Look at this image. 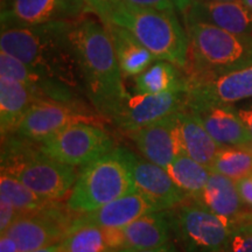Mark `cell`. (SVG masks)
Returning <instances> with one entry per match:
<instances>
[{
    "instance_id": "9a60e30c",
    "label": "cell",
    "mask_w": 252,
    "mask_h": 252,
    "mask_svg": "<svg viewBox=\"0 0 252 252\" xmlns=\"http://www.w3.org/2000/svg\"><path fill=\"white\" fill-rule=\"evenodd\" d=\"M185 109L197 118L220 146H244L252 143V135L232 105L186 102Z\"/></svg>"
},
{
    "instance_id": "8992f818",
    "label": "cell",
    "mask_w": 252,
    "mask_h": 252,
    "mask_svg": "<svg viewBox=\"0 0 252 252\" xmlns=\"http://www.w3.org/2000/svg\"><path fill=\"white\" fill-rule=\"evenodd\" d=\"M133 191L130 166L118 147L84 167L65 204L72 213H88Z\"/></svg>"
},
{
    "instance_id": "d6986e66",
    "label": "cell",
    "mask_w": 252,
    "mask_h": 252,
    "mask_svg": "<svg viewBox=\"0 0 252 252\" xmlns=\"http://www.w3.org/2000/svg\"><path fill=\"white\" fill-rule=\"evenodd\" d=\"M196 200L234 225L238 224L245 214L236 181L215 172H210L206 187Z\"/></svg>"
},
{
    "instance_id": "8fae6325",
    "label": "cell",
    "mask_w": 252,
    "mask_h": 252,
    "mask_svg": "<svg viewBox=\"0 0 252 252\" xmlns=\"http://www.w3.org/2000/svg\"><path fill=\"white\" fill-rule=\"evenodd\" d=\"M88 12L86 0H1V27L75 21Z\"/></svg>"
},
{
    "instance_id": "83f0119b",
    "label": "cell",
    "mask_w": 252,
    "mask_h": 252,
    "mask_svg": "<svg viewBox=\"0 0 252 252\" xmlns=\"http://www.w3.org/2000/svg\"><path fill=\"white\" fill-rule=\"evenodd\" d=\"M62 252H111L105 229L82 225L71 229L61 242Z\"/></svg>"
},
{
    "instance_id": "d6a6232c",
    "label": "cell",
    "mask_w": 252,
    "mask_h": 252,
    "mask_svg": "<svg viewBox=\"0 0 252 252\" xmlns=\"http://www.w3.org/2000/svg\"><path fill=\"white\" fill-rule=\"evenodd\" d=\"M236 186L243 202L252 207V174L236 181Z\"/></svg>"
},
{
    "instance_id": "8d00e7d4",
    "label": "cell",
    "mask_w": 252,
    "mask_h": 252,
    "mask_svg": "<svg viewBox=\"0 0 252 252\" xmlns=\"http://www.w3.org/2000/svg\"><path fill=\"white\" fill-rule=\"evenodd\" d=\"M31 252H61V242L56 244L48 245V247L37 249V250H34Z\"/></svg>"
},
{
    "instance_id": "44dd1931",
    "label": "cell",
    "mask_w": 252,
    "mask_h": 252,
    "mask_svg": "<svg viewBox=\"0 0 252 252\" xmlns=\"http://www.w3.org/2000/svg\"><path fill=\"white\" fill-rule=\"evenodd\" d=\"M176 122L184 153L206 166L208 169L212 168L214 160L222 146L208 133L197 118L185 108L176 112Z\"/></svg>"
},
{
    "instance_id": "ffe728a7",
    "label": "cell",
    "mask_w": 252,
    "mask_h": 252,
    "mask_svg": "<svg viewBox=\"0 0 252 252\" xmlns=\"http://www.w3.org/2000/svg\"><path fill=\"white\" fill-rule=\"evenodd\" d=\"M125 249H153L169 242L172 232L168 210H157L140 216L122 228Z\"/></svg>"
},
{
    "instance_id": "7c38bea8",
    "label": "cell",
    "mask_w": 252,
    "mask_h": 252,
    "mask_svg": "<svg viewBox=\"0 0 252 252\" xmlns=\"http://www.w3.org/2000/svg\"><path fill=\"white\" fill-rule=\"evenodd\" d=\"M186 99V90L133 96L128 94L110 119L127 133L179 112L185 108Z\"/></svg>"
},
{
    "instance_id": "60d3db41",
    "label": "cell",
    "mask_w": 252,
    "mask_h": 252,
    "mask_svg": "<svg viewBox=\"0 0 252 252\" xmlns=\"http://www.w3.org/2000/svg\"><path fill=\"white\" fill-rule=\"evenodd\" d=\"M61 252H62V251H61Z\"/></svg>"
},
{
    "instance_id": "1f68e13d",
    "label": "cell",
    "mask_w": 252,
    "mask_h": 252,
    "mask_svg": "<svg viewBox=\"0 0 252 252\" xmlns=\"http://www.w3.org/2000/svg\"><path fill=\"white\" fill-rule=\"evenodd\" d=\"M118 0H86L90 12H94L99 19H104L111 11Z\"/></svg>"
},
{
    "instance_id": "3957f363",
    "label": "cell",
    "mask_w": 252,
    "mask_h": 252,
    "mask_svg": "<svg viewBox=\"0 0 252 252\" xmlns=\"http://www.w3.org/2000/svg\"><path fill=\"white\" fill-rule=\"evenodd\" d=\"M184 24L189 42L184 70L187 84L252 65V35H239L202 21Z\"/></svg>"
},
{
    "instance_id": "7402d4cb",
    "label": "cell",
    "mask_w": 252,
    "mask_h": 252,
    "mask_svg": "<svg viewBox=\"0 0 252 252\" xmlns=\"http://www.w3.org/2000/svg\"><path fill=\"white\" fill-rule=\"evenodd\" d=\"M35 98L23 83L0 76V130L1 138L17 132Z\"/></svg>"
},
{
    "instance_id": "603a6c76",
    "label": "cell",
    "mask_w": 252,
    "mask_h": 252,
    "mask_svg": "<svg viewBox=\"0 0 252 252\" xmlns=\"http://www.w3.org/2000/svg\"><path fill=\"white\" fill-rule=\"evenodd\" d=\"M115 47L119 67L124 77L138 76L152 64L154 55L125 28L112 23H103Z\"/></svg>"
},
{
    "instance_id": "f546056e",
    "label": "cell",
    "mask_w": 252,
    "mask_h": 252,
    "mask_svg": "<svg viewBox=\"0 0 252 252\" xmlns=\"http://www.w3.org/2000/svg\"><path fill=\"white\" fill-rule=\"evenodd\" d=\"M123 1L141 7L174 11L181 14V12L189 5L190 0H123Z\"/></svg>"
},
{
    "instance_id": "6da1fadb",
    "label": "cell",
    "mask_w": 252,
    "mask_h": 252,
    "mask_svg": "<svg viewBox=\"0 0 252 252\" xmlns=\"http://www.w3.org/2000/svg\"><path fill=\"white\" fill-rule=\"evenodd\" d=\"M74 21L37 26L1 27L0 48L28 68L77 94H86L71 37Z\"/></svg>"
},
{
    "instance_id": "e0dca14e",
    "label": "cell",
    "mask_w": 252,
    "mask_h": 252,
    "mask_svg": "<svg viewBox=\"0 0 252 252\" xmlns=\"http://www.w3.org/2000/svg\"><path fill=\"white\" fill-rule=\"evenodd\" d=\"M181 15L184 20L202 21L239 35H252V11L242 0H190Z\"/></svg>"
},
{
    "instance_id": "d4e9b609",
    "label": "cell",
    "mask_w": 252,
    "mask_h": 252,
    "mask_svg": "<svg viewBox=\"0 0 252 252\" xmlns=\"http://www.w3.org/2000/svg\"><path fill=\"white\" fill-rule=\"evenodd\" d=\"M166 171L188 196L194 198L198 197L202 193L212 172L187 154L176 157L166 167Z\"/></svg>"
},
{
    "instance_id": "d590c367",
    "label": "cell",
    "mask_w": 252,
    "mask_h": 252,
    "mask_svg": "<svg viewBox=\"0 0 252 252\" xmlns=\"http://www.w3.org/2000/svg\"><path fill=\"white\" fill-rule=\"evenodd\" d=\"M0 252H19L17 243L6 234H1L0 238Z\"/></svg>"
},
{
    "instance_id": "4dcf8cb0",
    "label": "cell",
    "mask_w": 252,
    "mask_h": 252,
    "mask_svg": "<svg viewBox=\"0 0 252 252\" xmlns=\"http://www.w3.org/2000/svg\"><path fill=\"white\" fill-rule=\"evenodd\" d=\"M18 216L19 213L13 202L7 195L0 191V232H6Z\"/></svg>"
},
{
    "instance_id": "ac0fdd59",
    "label": "cell",
    "mask_w": 252,
    "mask_h": 252,
    "mask_svg": "<svg viewBox=\"0 0 252 252\" xmlns=\"http://www.w3.org/2000/svg\"><path fill=\"white\" fill-rule=\"evenodd\" d=\"M151 212H157L154 204L140 193L133 191L91 212L78 214L72 220L70 230L82 225L124 228L134 220Z\"/></svg>"
},
{
    "instance_id": "f1b7e54d",
    "label": "cell",
    "mask_w": 252,
    "mask_h": 252,
    "mask_svg": "<svg viewBox=\"0 0 252 252\" xmlns=\"http://www.w3.org/2000/svg\"><path fill=\"white\" fill-rule=\"evenodd\" d=\"M220 252H252V214H244Z\"/></svg>"
},
{
    "instance_id": "cb8c5ba5",
    "label": "cell",
    "mask_w": 252,
    "mask_h": 252,
    "mask_svg": "<svg viewBox=\"0 0 252 252\" xmlns=\"http://www.w3.org/2000/svg\"><path fill=\"white\" fill-rule=\"evenodd\" d=\"M182 71L173 63L159 60L135 77L137 94H156L174 90L187 91V80Z\"/></svg>"
},
{
    "instance_id": "9c48e42d",
    "label": "cell",
    "mask_w": 252,
    "mask_h": 252,
    "mask_svg": "<svg viewBox=\"0 0 252 252\" xmlns=\"http://www.w3.org/2000/svg\"><path fill=\"white\" fill-rule=\"evenodd\" d=\"M72 212L61 202L37 213L21 214L6 230L18 245L19 252H31L62 242L70 231Z\"/></svg>"
},
{
    "instance_id": "7a4b0ae2",
    "label": "cell",
    "mask_w": 252,
    "mask_h": 252,
    "mask_svg": "<svg viewBox=\"0 0 252 252\" xmlns=\"http://www.w3.org/2000/svg\"><path fill=\"white\" fill-rule=\"evenodd\" d=\"M71 37L86 96L103 117L110 119L128 93L109 32L100 19L83 15L72 24Z\"/></svg>"
},
{
    "instance_id": "30bf717a",
    "label": "cell",
    "mask_w": 252,
    "mask_h": 252,
    "mask_svg": "<svg viewBox=\"0 0 252 252\" xmlns=\"http://www.w3.org/2000/svg\"><path fill=\"white\" fill-rule=\"evenodd\" d=\"M103 116H94L82 104H70L50 99L35 100L19 125L15 133L35 143L58 134L68 126L78 123L97 124Z\"/></svg>"
},
{
    "instance_id": "277c9868",
    "label": "cell",
    "mask_w": 252,
    "mask_h": 252,
    "mask_svg": "<svg viewBox=\"0 0 252 252\" xmlns=\"http://www.w3.org/2000/svg\"><path fill=\"white\" fill-rule=\"evenodd\" d=\"M100 20L125 28L157 60L168 61L185 70L189 42L176 12L141 7L118 0Z\"/></svg>"
},
{
    "instance_id": "484cf974",
    "label": "cell",
    "mask_w": 252,
    "mask_h": 252,
    "mask_svg": "<svg viewBox=\"0 0 252 252\" xmlns=\"http://www.w3.org/2000/svg\"><path fill=\"white\" fill-rule=\"evenodd\" d=\"M0 191L7 195L9 200L13 202L19 215L41 212L60 202V200L40 196L18 179L7 174H1L0 176Z\"/></svg>"
},
{
    "instance_id": "74e56055",
    "label": "cell",
    "mask_w": 252,
    "mask_h": 252,
    "mask_svg": "<svg viewBox=\"0 0 252 252\" xmlns=\"http://www.w3.org/2000/svg\"><path fill=\"white\" fill-rule=\"evenodd\" d=\"M242 2L252 11V0H242Z\"/></svg>"
},
{
    "instance_id": "e575fe53",
    "label": "cell",
    "mask_w": 252,
    "mask_h": 252,
    "mask_svg": "<svg viewBox=\"0 0 252 252\" xmlns=\"http://www.w3.org/2000/svg\"><path fill=\"white\" fill-rule=\"evenodd\" d=\"M237 112L241 121L243 122L244 126L247 127V130L250 132V134L252 135V105L239 108L237 109Z\"/></svg>"
},
{
    "instance_id": "5b68a950",
    "label": "cell",
    "mask_w": 252,
    "mask_h": 252,
    "mask_svg": "<svg viewBox=\"0 0 252 252\" xmlns=\"http://www.w3.org/2000/svg\"><path fill=\"white\" fill-rule=\"evenodd\" d=\"M1 174L18 179L34 193L61 200L76 184V167L47 156L35 141L17 133L1 138Z\"/></svg>"
},
{
    "instance_id": "4fadbf2b",
    "label": "cell",
    "mask_w": 252,
    "mask_h": 252,
    "mask_svg": "<svg viewBox=\"0 0 252 252\" xmlns=\"http://www.w3.org/2000/svg\"><path fill=\"white\" fill-rule=\"evenodd\" d=\"M121 151L130 166L135 190L152 202L157 210L171 209L188 197L166 168L147 159H141L126 149L121 147Z\"/></svg>"
},
{
    "instance_id": "ab89813d",
    "label": "cell",
    "mask_w": 252,
    "mask_h": 252,
    "mask_svg": "<svg viewBox=\"0 0 252 252\" xmlns=\"http://www.w3.org/2000/svg\"><path fill=\"white\" fill-rule=\"evenodd\" d=\"M223 1H234V0H223Z\"/></svg>"
},
{
    "instance_id": "836d02e7",
    "label": "cell",
    "mask_w": 252,
    "mask_h": 252,
    "mask_svg": "<svg viewBox=\"0 0 252 252\" xmlns=\"http://www.w3.org/2000/svg\"><path fill=\"white\" fill-rule=\"evenodd\" d=\"M117 252H179L178 249L175 248V245L168 242L165 245H161L159 248H153V249H123Z\"/></svg>"
},
{
    "instance_id": "4316f807",
    "label": "cell",
    "mask_w": 252,
    "mask_h": 252,
    "mask_svg": "<svg viewBox=\"0 0 252 252\" xmlns=\"http://www.w3.org/2000/svg\"><path fill=\"white\" fill-rule=\"evenodd\" d=\"M210 171L238 181L252 174V152L244 146H222Z\"/></svg>"
},
{
    "instance_id": "f35d334b",
    "label": "cell",
    "mask_w": 252,
    "mask_h": 252,
    "mask_svg": "<svg viewBox=\"0 0 252 252\" xmlns=\"http://www.w3.org/2000/svg\"><path fill=\"white\" fill-rule=\"evenodd\" d=\"M247 146L249 147V150H250L251 152H252V143H250V144H249V145H247Z\"/></svg>"
},
{
    "instance_id": "2e32d148",
    "label": "cell",
    "mask_w": 252,
    "mask_h": 252,
    "mask_svg": "<svg viewBox=\"0 0 252 252\" xmlns=\"http://www.w3.org/2000/svg\"><path fill=\"white\" fill-rule=\"evenodd\" d=\"M252 99V65L187 84V103L232 104Z\"/></svg>"
},
{
    "instance_id": "ba28073f",
    "label": "cell",
    "mask_w": 252,
    "mask_h": 252,
    "mask_svg": "<svg viewBox=\"0 0 252 252\" xmlns=\"http://www.w3.org/2000/svg\"><path fill=\"white\" fill-rule=\"evenodd\" d=\"M52 159L74 167H86L113 150V140L99 126L78 123L37 143Z\"/></svg>"
},
{
    "instance_id": "5bb4252c",
    "label": "cell",
    "mask_w": 252,
    "mask_h": 252,
    "mask_svg": "<svg viewBox=\"0 0 252 252\" xmlns=\"http://www.w3.org/2000/svg\"><path fill=\"white\" fill-rule=\"evenodd\" d=\"M150 161L166 168L184 153L176 113L126 133Z\"/></svg>"
},
{
    "instance_id": "52a82bcc",
    "label": "cell",
    "mask_w": 252,
    "mask_h": 252,
    "mask_svg": "<svg viewBox=\"0 0 252 252\" xmlns=\"http://www.w3.org/2000/svg\"><path fill=\"white\" fill-rule=\"evenodd\" d=\"M168 214L172 232L185 252H220L235 226L190 196Z\"/></svg>"
}]
</instances>
